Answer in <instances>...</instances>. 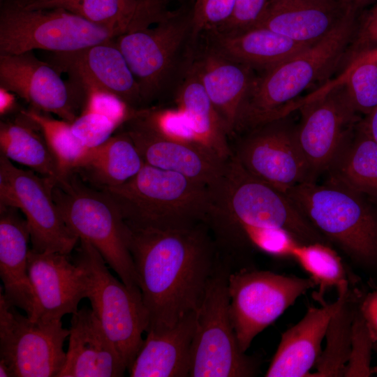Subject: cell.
<instances>
[{"instance_id":"1","label":"cell","mask_w":377,"mask_h":377,"mask_svg":"<svg viewBox=\"0 0 377 377\" xmlns=\"http://www.w3.org/2000/svg\"><path fill=\"white\" fill-rule=\"evenodd\" d=\"M129 228V249L149 325L173 327L196 312L216 268L219 251L206 223L175 230Z\"/></svg>"},{"instance_id":"2","label":"cell","mask_w":377,"mask_h":377,"mask_svg":"<svg viewBox=\"0 0 377 377\" xmlns=\"http://www.w3.org/2000/svg\"><path fill=\"white\" fill-rule=\"evenodd\" d=\"M357 14L346 8L325 36L255 77L244 103L235 135L290 114L293 102L340 61L353 43Z\"/></svg>"},{"instance_id":"3","label":"cell","mask_w":377,"mask_h":377,"mask_svg":"<svg viewBox=\"0 0 377 377\" xmlns=\"http://www.w3.org/2000/svg\"><path fill=\"white\" fill-rule=\"evenodd\" d=\"M209 190L207 225L212 232L239 225L274 227L288 231L301 244H329L283 191L251 175L232 155Z\"/></svg>"},{"instance_id":"4","label":"cell","mask_w":377,"mask_h":377,"mask_svg":"<svg viewBox=\"0 0 377 377\" xmlns=\"http://www.w3.org/2000/svg\"><path fill=\"white\" fill-rule=\"evenodd\" d=\"M101 190L131 228L175 230L207 224L209 186L177 172L145 164L127 182Z\"/></svg>"},{"instance_id":"5","label":"cell","mask_w":377,"mask_h":377,"mask_svg":"<svg viewBox=\"0 0 377 377\" xmlns=\"http://www.w3.org/2000/svg\"><path fill=\"white\" fill-rule=\"evenodd\" d=\"M284 193L328 241L359 267L377 272V204L340 186L305 182Z\"/></svg>"},{"instance_id":"6","label":"cell","mask_w":377,"mask_h":377,"mask_svg":"<svg viewBox=\"0 0 377 377\" xmlns=\"http://www.w3.org/2000/svg\"><path fill=\"white\" fill-rule=\"evenodd\" d=\"M52 193L71 230L89 242L128 288L141 293L129 249V228L112 198L87 186L74 172L57 179Z\"/></svg>"},{"instance_id":"7","label":"cell","mask_w":377,"mask_h":377,"mask_svg":"<svg viewBox=\"0 0 377 377\" xmlns=\"http://www.w3.org/2000/svg\"><path fill=\"white\" fill-rule=\"evenodd\" d=\"M232 259L219 251L216 268L195 312L191 377H250L258 372L259 360L241 350L230 320L228 277Z\"/></svg>"},{"instance_id":"8","label":"cell","mask_w":377,"mask_h":377,"mask_svg":"<svg viewBox=\"0 0 377 377\" xmlns=\"http://www.w3.org/2000/svg\"><path fill=\"white\" fill-rule=\"evenodd\" d=\"M118 36L110 28L61 8L29 9L13 0L0 11V54L34 50L71 52Z\"/></svg>"},{"instance_id":"9","label":"cell","mask_w":377,"mask_h":377,"mask_svg":"<svg viewBox=\"0 0 377 377\" xmlns=\"http://www.w3.org/2000/svg\"><path fill=\"white\" fill-rule=\"evenodd\" d=\"M75 263L84 272L86 297L128 368L138 353L149 318L141 293L128 288L109 271L100 253L80 239Z\"/></svg>"},{"instance_id":"10","label":"cell","mask_w":377,"mask_h":377,"mask_svg":"<svg viewBox=\"0 0 377 377\" xmlns=\"http://www.w3.org/2000/svg\"><path fill=\"white\" fill-rule=\"evenodd\" d=\"M314 287L309 277L250 268L232 269L228 277L229 312L241 350L246 353L259 333Z\"/></svg>"},{"instance_id":"11","label":"cell","mask_w":377,"mask_h":377,"mask_svg":"<svg viewBox=\"0 0 377 377\" xmlns=\"http://www.w3.org/2000/svg\"><path fill=\"white\" fill-rule=\"evenodd\" d=\"M57 179L19 168L0 156V205L20 211L27 222L33 251L69 255L80 239L67 226L53 198Z\"/></svg>"},{"instance_id":"12","label":"cell","mask_w":377,"mask_h":377,"mask_svg":"<svg viewBox=\"0 0 377 377\" xmlns=\"http://www.w3.org/2000/svg\"><path fill=\"white\" fill-rule=\"evenodd\" d=\"M191 33V9L168 10L156 22L114 40L123 53L141 91L143 103L165 89L177 57Z\"/></svg>"},{"instance_id":"13","label":"cell","mask_w":377,"mask_h":377,"mask_svg":"<svg viewBox=\"0 0 377 377\" xmlns=\"http://www.w3.org/2000/svg\"><path fill=\"white\" fill-rule=\"evenodd\" d=\"M69 330L61 320H34L8 304L0 290V359L13 377H57Z\"/></svg>"},{"instance_id":"14","label":"cell","mask_w":377,"mask_h":377,"mask_svg":"<svg viewBox=\"0 0 377 377\" xmlns=\"http://www.w3.org/2000/svg\"><path fill=\"white\" fill-rule=\"evenodd\" d=\"M296 126L288 114L258 125L232 148L233 157L251 175L285 191L313 182L299 146Z\"/></svg>"},{"instance_id":"15","label":"cell","mask_w":377,"mask_h":377,"mask_svg":"<svg viewBox=\"0 0 377 377\" xmlns=\"http://www.w3.org/2000/svg\"><path fill=\"white\" fill-rule=\"evenodd\" d=\"M297 108L301 112L296 126L298 144L316 182L362 117L354 110L340 80L302 100Z\"/></svg>"},{"instance_id":"16","label":"cell","mask_w":377,"mask_h":377,"mask_svg":"<svg viewBox=\"0 0 377 377\" xmlns=\"http://www.w3.org/2000/svg\"><path fill=\"white\" fill-rule=\"evenodd\" d=\"M58 71L31 52L0 54V86L23 98L32 109L71 123L79 115L81 91L70 88Z\"/></svg>"},{"instance_id":"17","label":"cell","mask_w":377,"mask_h":377,"mask_svg":"<svg viewBox=\"0 0 377 377\" xmlns=\"http://www.w3.org/2000/svg\"><path fill=\"white\" fill-rule=\"evenodd\" d=\"M145 164L182 174L209 186L223 175L227 162L198 142L169 138L133 111L124 124Z\"/></svg>"},{"instance_id":"18","label":"cell","mask_w":377,"mask_h":377,"mask_svg":"<svg viewBox=\"0 0 377 377\" xmlns=\"http://www.w3.org/2000/svg\"><path fill=\"white\" fill-rule=\"evenodd\" d=\"M68 256L29 250L28 273L35 297L31 320H61L76 312L86 297L84 272Z\"/></svg>"},{"instance_id":"19","label":"cell","mask_w":377,"mask_h":377,"mask_svg":"<svg viewBox=\"0 0 377 377\" xmlns=\"http://www.w3.org/2000/svg\"><path fill=\"white\" fill-rule=\"evenodd\" d=\"M64 364L57 377H118L127 367L91 308L72 314Z\"/></svg>"},{"instance_id":"20","label":"cell","mask_w":377,"mask_h":377,"mask_svg":"<svg viewBox=\"0 0 377 377\" xmlns=\"http://www.w3.org/2000/svg\"><path fill=\"white\" fill-rule=\"evenodd\" d=\"M348 290L338 293L332 303L309 307L298 323L282 334L265 376H311L310 370L322 353L321 344L331 317Z\"/></svg>"},{"instance_id":"21","label":"cell","mask_w":377,"mask_h":377,"mask_svg":"<svg viewBox=\"0 0 377 377\" xmlns=\"http://www.w3.org/2000/svg\"><path fill=\"white\" fill-rule=\"evenodd\" d=\"M191 66L218 112L228 137H233L255 78L253 68L215 47L205 52Z\"/></svg>"},{"instance_id":"22","label":"cell","mask_w":377,"mask_h":377,"mask_svg":"<svg viewBox=\"0 0 377 377\" xmlns=\"http://www.w3.org/2000/svg\"><path fill=\"white\" fill-rule=\"evenodd\" d=\"M18 209L0 206L1 291L5 300L31 317L35 297L28 273L30 232Z\"/></svg>"},{"instance_id":"23","label":"cell","mask_w":377,"mask_h":377,"mask_svg":"<svg viewBox=\"0 0 377 377\" xmlns=\"http://www.w3.org/2000/svg\"><path fill=\"white\" fill-rule=\"evenodd\" d=\"M195 312L173 327L149 330L135 359L128 368L131 377H187L191 368Z\"/></svg>"},{"instance_id":"24","label":"cell","mask_w":377,"mask_h":377,"mask_svg":"<svg viewBox=\"0 0 377 377\" xmlns=\"http://www.w3.org/2000/svg\"><path fill=\"white\" fill-rule=\"evenodd\" d=\"M346 11L340 0H270L253 27H265L295 41L313 44L335 27Z\"/></svg>"},{"instance_id":"25","label":"cell","mask_w":377,"mask_h":377,"mask_svg":"<svg viewBox=\"0 0 377 377\" xmlns=\"http://www.w3.org/2000/svg\"><path fill=\"white\" fill-rule=\"evenodd\" d=\"M29 9L61 8L119 36L157 22L169 0H17Z\"/></svg>"},{"instance_id":"26","label":"cell","mask_w":377,"mask_h":377,"mask_svg":"<svg viewBox=\"0 0 377 377\" xmlns=\"http://www.w3.org/2000/svg\"><path fill=\"white\" fill-rule=\"evenodd\" d=\"M114 40L74 52L54 53L52 66L58 71L73 68L83 72L138 110L143 104L139 84Z\"/></svg>"},{"instance_id":"27","label":"cell","mask_w":377,"mask_h":377,"mask_svg":"<svg viewBox=\"0 0 377 377\" xmlns=\"http://www.w3.org/2000/svg\"><path fill=\"white\" fill-rule=\"evenodd\" d=\"M361 119L328 166L327 182L359 193L377 204V142Z\"/></svg>"},{"instance_id":"28","label":"cell","mask_w":377,"mask_h":377,"mask_svg":"<svg viewBox=\"0 0 377 377\" xmlns=\"http://www.w3.org/2000/svg\"><path fill=\"white\" fill-rule=\"evenodd\" d=\"M134 142L124 130L104 143L87 149L73 172L96 188L116 186L127 182L145 165Z\"/></svg>"},{"instance_id":"29","label":"cell","mask_w":377,"mask_h":377,"mask_svg":"<svg viewBox=\"0 0 377 377\" xmlns=\"http://www.w3.org/2000/svg\"><path fill=\"white\" fill-rule=\"evenodd\" d=\"M175 101L197 141L222 159L228 160L232 153L228 133L191 66L188 68L177 89Z\"/></svg>"},{"instance_id":"30","label":"cell","mask_w":377,"mask_h":377,"mask_svg":"<svg viewBox=\"0 0 377 377\" xmlns=\"http://www.w3.org/2000/svg\"><path fill=\"white\" fill-rule=\"evenodd\" d=\"M216 49L252 68L268 69L311 44L302 43L265 27L217 34ZM316 43V42H315Z\"/></svg>"},{"instance_id":"31","label":"cell","mask_w":377,"mask_h":377,"mask_svg":"<svg viewBox=\"0 0 377 377\" xmlns=\"http://www.w3.org/2000/svg\"><path fill=\"white\" fill-rule=\"evenodd\" d=\"M1 154L31 168L38 175L59 179L57 161L37 126L21 113V119L0 123Z\"/></svg>"},{"instance_id":"32","label":"cell","mask_w":377,"mask_h":377,"mask_svg":"<svg viewBox=\"0 0 377 377\" xmlns=\"http://www.w3.org/2000/svg\"><path fill=\"white\" fill-rule=\"evenodd\" d=\"M362 294L350 289L332 314L325 334V347L311 377H342L349 359L353 323Z\"/></svg>"},{"instance_id":"33","label":"cell","mask_w":377,"mask_h":377,"mask_svg":"<svg viewBox=\"0 0 377 377\" xmlns=\"http://www.w3.org/2000/svg\"><path fill=\"white\" fill-rule=\"evenodd\" d=\"M293 258L309 275L318 291L313 297L320 304L329 289L335 288L337 293L350 289V279L341 257L329 244L313 242L299 244Z\"/></svg>"},{"instance_id":"34","label":"cell","mask_w":377,"mask_h":377,"mask_svg":"<svg viewBox=\"0 0 377 377\" xmlns=\"http://www.w3.org/2000/svg\"><path fill=\"white\" fill-rule=\"evenodd\" d=\"M21 113L31 120L43 134L57 161L59 179L73 173L87 148L75 135L71 124L32 108L22 110Z\"/></svg>"},{"instance_id":"35","label":"cell","mask_w":377,"mask_h":377,"mask_svg":"<svg viewBox=\"0 0 377 377\" xmlns=\"http://www.w3.org/2000/svg\"><path fill=\"white\" fill-rule=\"evenodd\" d=\"M68 73L73 84L83 96L82 111H87L107 117L119 126L133 114L132 109L124 100L113 92L101 87L83 72L73 68L62 70Z\"/></svg>"},{"instance_id":"36","label":"cell","mask_w":377,"mask_h":377,"mask_svg":"<svg viewBox=\"0 0 377 377\" xmlns=\"http://www.w3.org/2000/svg\"><path fill=\"white\" fill-rule=\"evenodd\" d=\"M348 98L358 114H368L377 106V64L353 60L340 77Z\"/></svg>"},{"instance_id":"37","label":"cell","mask_w":377,"mask_h":377,"mask_svg":"<svg viewBox=\"0 0 377 377\" xmlns=\"http://www.w3.org/2000/svg\"><path fill=\"white\" fill-rule=\"evenodd\" d=\"M374 343L357 308L353 323L350 352L344 377L370 376L374 373L371 367Z\"/></svg>"},{"instance_id":"38","label":"cell","mask_w":377,"mask_h":377,"mask_svg":"<svg viewBox=\"0 0 377 377\" xmlns=\"http://www.w3.org/2000/svg\"><path fill=\"white\" fill-rule=\"evenodd\" d=\"M236 0H193L191 33L193 36L202 31H216L232 16Z\"/></svg>"},{"instance_id":"39","label":"cell","mask_w":377,"mask_h":377,"mask_svg":"<svg viewBox=\"0 0 377 377\" xmlns=\"http://www.w3.org/2000/svg\"><path fill=\"white\" fill-rule=\"evenodd\" d=\"M71 124L75 135L87 149L104 143L119 127L107 117L87 111H81Z\"/></svg>"},{"instance_id":"40","label":"cell","mask_w":377,"mask_h":377,"mask_svg":"<svg viewBox=\"0 0 377 377\" xmlns=\"http://www.w3.org/2000/svg\"><path fill=\"white\" fill-rule=\"evenodd\" d=\"M269 1L236 0L232 17L226 24L214 33H235L253 27L263 16Z\"/></svg>"},{"instance_id":"41","label":"cell","mask_w":377,"mask_h":377,"mask_svg":"<svg viewBox=\"0 0 377 377\" xmlns=\"http://www.w3.org/2000/svg\"><path fill=\"white\" fill-rule=\"evenodd\" d=\"M352 43L353 56L377 48V4L358 20Z\"/></svg>"},{"instance_id":"42","label":"cell","mask_w":377,"mask_h":377,"mask_svg":"<svg viewBox=\"0 0 377 377\" xmlns=\"http://www.w3.org/2000/svg\"><path fill=\"white\" fill-rule=\"evenodd\" d=\"M362 316L374 342H377V290L362 295L358 303Z\"/></svg>"},{"instance_id":"43","label":"cell","mask_w":377,"mask_h":377,"mask_svg":"<svg viewBox=\"0 0 377 377\" xmlns=\"http://www.w3.org/2000/svg\"><path fill=\"white\" fill-rule=\"evenodd\" d=\"M16 94L0 86V115L4 116L12 112L17 104Z\"/></svg>"},{"instance_id":"44","label":"cell","mask_w":377,"mask_h":377,"mask_svg":"<svg viewBox=\"0 0 377 377\" xmlns=\"http://www.w3.org/2000/svg\"><path fill=\"white\" fill-rule=\"evenodd\" d=\"M361 121L371 137L377 142V106L364 116Z\"/></svg>"},{"instance_id":"45","label":"cell","mask_w":377,"mask_h":377,"mask_svg":"<svg viewBox=\"0 0 377 377\" xmlns=\"http://www.w3.org/2000/svg\"><path fill=\"white\" fill-rule=\"evenodd\" d=\"M346 8H348L357 15L364 8L376 2L377 0H340Z\"/></svg>"},{"instance_id":"46","label":"cell","mask_w":377,"mask_h":377,"mask_svg":"<svg viewBox=\"0 0 377 377\" xmlns=\"http://www.w3.org/2000/svg\"><path fill=\"white\" fill-rule=\"evenodd\" d=\"M355 60L371 61L377 64V48L354 55Z\"/></svg>"},{"instance_id":"47","label":"cell","mask_w":377,"mask_h":377,"mask_svg":"<svg viewBox=\"0 0 377 377\" xmlns=\"http://www.w3.org/2000/svg\"><path fill=\"white\" fill-rule=\"evenodd\" d=\"M0 377H13L11 369L1 359H0Z\"/></svg>"},{"instance_id":"48","label":"cell","mask_w":377,"mask_h":377,"mask_svg":"<svg viewBox=\"0 0 377 377\" xmlns=\"http://www.w3.org/2000/svg\"><path fill=\"white\" fill-rule=\"evenodd\" d=\"M374 350L377 353V342L374 343Z\"/></svg>"}]
</instances>
